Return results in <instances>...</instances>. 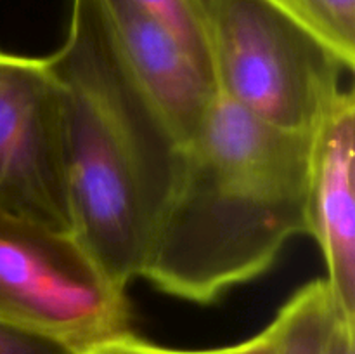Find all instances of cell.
I'll return each mask as SVG.
<instances>
[{
    "label": "cell",
    "mask_w": 355,
    "mask_h": 354,
    "mask_svg": "<svg viewBox=\"0 0 355 354\" xmlns=\"http://www.w3.org/2000/svg\"><path fill=\"white\" fill-rule=\"evenodd\" d=\"M355 101L342 90L311 134L307 235L318 243L336 312L355 323Z\"/></svg>",
    "instance_id": "cell-6"
},
{
    "label": "cell",
    "mask_w": 355,
    "mask_h": 354,
    "mask_svg": "<svg viewBox=\"0 0 355 354\" xmlns=\"http://www.w3.org/2000/svg\"><path fill=\"white\" fill-rule=\"evenodd\" d=\"M207 3L217 94L277 128L314 130L342 92L345 62L267 0Z\"/></svg>",
    "instance_id": "cell-3"
},
{
    "label": "cell",
    "mask_w": 355,
    "mask_h": 354,
    "mask_svg": "<svg viewBox=\"0 0 355 354\" xmlns=\"http://www.w3.org/2000/svg\"><path fill=\"white\" fill-rule=\"evenodd\" d=\"M99 3L128 69L186 146L210 113L215 85L177 38L135 0Z\"/></svg>",
    "instance_id": "cell-7"
},
{
    "label": "cell",
    "mask_w": 355,
    "mask_h": 354,
    "mask_svg": "<svg viewBox=\"0 0 355 354\" xmlns=\"http://www.w3.org/2000/svg\"><path fill=\"white\" fill-rule=\"evenodd\" d=\"M0 319L76 354L130 330L127 290L85 243L0 210Z\"/></svg>",
    "instance_id": "cell-4"
},
{
    "label": "cell",
    "mask_w": 355,
    "mask_h": 354,
    "mask_svg": "<svg viewBox=\"0 0 355 354\" xmlns=\"http://www.w3.org/2000/svg\"><path fill=\"white\" fill-rule=\"evenodd\" d=\"M324 354H355V323L338 316L329 333Z\"/></svg>",
    "instance_id": "cell-13"
},
{
    "label": "cell",
    "mask_w": 355,
    "mask_h": 354,
    "mask_svg": "<svg viewBox=\"0 0 355 354\" xmlns=\"http://www.w3.org/2000/svg\"><path fill=\"white\" fill-rule=\"evenodd\" d=\"M318 37L352 71L355 65V0H307Z\"/></svg>",
    "instance_id": "cell-10"
},
{
    "label": "cell",
    "mask_w": 355,
    "mask_h": 354,
    "mask_svg": "<svg viewBox=\"0 0 355 354\" xmlns=\"http://www.w3.org/2000/svg\"><path fill=\"white\" fill-rule=\"evenodd\" d=\"M338 312L324 278L304 285L269 325L276 354H324Z\"/></svg>",
    "instance_id": "cell-8"
},
{
    "label": "cell",
    "mask_w": 355,
    "mask_h": 354,
    "mask_svg": "<svg viewBox=\"0 0 355 354\" xmlns=\"http://www.w3.org/2000/svg\"><path fill=\"white\" fill-rule=\"evenodd\" d=\"M227 347H217V349H172V347H163L158 346V344L148 342V340L128 332L106 340V342L92 347V349L83 354H225Z\"/></svg>",
    "instance_id": "cell-12"
},
{
    "label": "cell",
    "mask_w": 355,
    "mask_h": 354,
    "mask_svg": "<svg viewBox=\"0 0 355 354\" xmlns=\"http://www.w3.org/2000/svg\"><path fill=\"white\" fill-rule=\"evenodd\" d=\"M64 111L75 235L127 290L142 276L184 146L121 58L99 0H71L47 56Z\"/></svg>",
    "instance_id": "cell-2"
},
{
    "label": "cell",
    "mask_w": 355,
    "mask_h": 354,
    "mask_svg": "<svg viewBox=\"0 0 355 354\" xmlns=\"http://www.w3.org/2000/svg\"><path fill=\"white\" fill-rule=\"evenodd\" d=\"M0 210L75 233L61 90L45 58L0 51Z\"/></svg>",
    "instance_id": "cell-5"
},
{
    "label": "cell",
    "mask_w": 355,
    "mask_h": 354,
    "mask_svg": "<svg viewBox=\"0 0 355 354\" xmlns=\"http://www.w3.org/2000/svg\"><path fill=\"white\" fill-rule=\"evenodd\" d=\"M0 354H76L64 344L0 319Z\"/></svg>",
    "instance_id": "cell-11"
},
{
    "label": "cell",
    "mask_w": 355,
    "mask_h": 354,
    "mask_svg": "<svg viewBox=\"0 0 355 354\" xmlns=\"http://www.w3.org/2000/svg\"><path fill=\"white\" fill-rule=\"evenodd\" d=\"M155 16L214 83L211 31L207 0H135ZM215 85V83H214Z\"/></svg>",
    "instance_id": "cell-9"
},
{
    "label": "cell",
    "mask_w": 355,
    "mask_h": 354,
    "mask_svg": "<svg viewBox=\"0 0 355 354\" xmlns=\"http://www.w3.org/2000/svg\"><path fill=\"white\" fill-rule=\"evenodd\" d=\"M267 2H270L272 6H276L277 9H281L284 14H288L290 17H293L297 23H300L302 26L307 28L311 33H314L315 37H318V33H315L314 17H312L311 9H309L307 0H267ZM319 40H321V38H319Z\"/></svg>",
    "instance_id": "cell-15"
},
{
    "label": "cell",
    "mask_w": 355,
    "mask_h": 354,
    "mask_svg": "<svg viewBox=\"0 0 355 354\" xmlns=\"http://www.w3.org/2000/svg\"><path fill=\"white\" fill-rule=\"evenodd\" d=\"M225 354H276L272 330L270 326H267L252 339L236 344V346H229Z\"/></svg>",
    "instance_id": "cell-14"
},
{
    "label": "cell",
    "mask_w": 355,
    "mask_h": 354,
    "mask_svg": "<svg viewBox=\"0 0 355 354\" xmlns=\"http://www.w3.org/2000/svg\"><path fill=\"white\" fill-rule=\"evenodd\" d=\"M312 132L266 124L217 94L184 162L142 280L194 304H211L274 266L307 235Z\"/></svg>",
    "instance_id": "cell-1"
}]
</instances>
